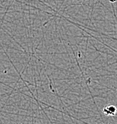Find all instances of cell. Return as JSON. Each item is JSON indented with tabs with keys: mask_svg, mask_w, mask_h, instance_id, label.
Segmentation results:
<instances>
[{
	"mask_svg": "<svg viewBox=\"0 0 117 124\" xmlns=\"http://www.w3.org/2000/svg\"><path fill=\"white\" fill-rule=\"evenodd\" d=\"M103 113L106 116H115L116 113V108L113 105H107L103 108Z\"/></svg>",
	"mask_w": 117,
	"mask_h": 124,
	"instance_id": "obj_1",
	"label": "cell"
}]
</instances>
